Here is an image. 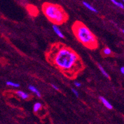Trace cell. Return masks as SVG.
<instances>
[{
	"mask_svg": "<svg viewBox=\"0 0 124 124\" xmlns=\"http://www.w3.org/2000/svg\"><path fill=\"white\" fill-rule=\"evenodd\" d=\"M72 31L77 39L85 47L94 50L98 46L96 37L83 23L76 21L72 25Z\"/></svg>",
	"mask_w": 124,
	"mask_h": 124,
	"instance_id": "2",
	"label": "cell"
},
{
	"mask_svg": "<svg viewBox=\"0 0 124 124\" xmlns=\"http://www.w3.org/2000/svg\"><path fill=\"white\" fill-rule=\"evenodd\" d=\"M74 85L76 86V87H77V88H79V87H80L81 86V83H80V82H75L74 83Z\"/></svg>",
	"mask_w": 124,
	"mask_h": 124,
	"instance_id": "15",
	"label": "cell"
},
{
	"mask_svg": "<svg viewBox=\"0 0 124 124\" xmlns=\"http://www.w3.org/2000/svg\"><path fill=\"white\" fill-rule=\"evenodd\" d=\"M83 5H84V6L86 7L87 9H88L89 10V11H92V12H98V11H97L96 9H95V8H94L93 6H91L89 3H87V2H85V1H83Z\"/></svg>",
	"mask_w": 124,
	"mask_h": 124,
	"instance_id": "8",
	"label": "cell"
},
{
	"mask_svg": "<svg viewBox=\"0 0 124 124\" xmlns=\"http://www.w3.org/2000/svg\"><path fill=\"white\" fill-rule=\"evenodd\" d=\"M16 94L19 96L22 99H27L29 98V94H27V93L24 92V91H21V90L17 91Z\"/></svg>",
	"mask_w": 124,
	"mask_h": 124,
	"instance_id": "6",
	"label": "cell"
},
{
	"mask_svg": "<svg viewBox=\"0 0 124 124\" xmlns=\"http://www.w3.org/2000/svg\"><path fill=\"white\" fill-rule=\"evenodd\" d=\"M53 27L54 32L56 33V35H58V36H59V37L61 38H64V35H63V33H62V32L60 30L59 27H58L57 25H55V24L53 25V27Z\"/></svg>",
	"mask_w": 124,
	"mask_h": 124,
	"instance_id": "4",
	"label": "cell"
},
{
	"mask_svg": "<svg viewBox=\"0 0 124 124\" xmlns=\"http://www.w3.org/2000/svg\"><path fill=\"white\" fill-rule=\"evenodd\" d=\"M99 99L101 100V101L103 103V104L106 106V108H107L109 109H112V106L110 104V103L108 101V100L105 99L103 96H99Z\"/></svg>",
	"mask_w": 124,
	"mask_h": 124,
	"instance_id": "5",
	"label": "cell"
},
{
	"mask_svg": "<svg viewBox=\"0 0 124 124\" xmlns=\"http://www.w3.org/2000/svg\"><path fill=\"white\" fill-rule=\"evenodd\" d=\"M120 72H121L123 75H124V67H120Z\"/></svg>",
	"mask_w": 124,
	"mask_h": 124,
	"instance_id": "17",
	"label": "cell"
},
{
	"mask_svg": "<svg viewBox=\"0 0 124 124\" xmlns=\"http://www.w3.org/2000/svg\"><path fill=\"white\" fill-rule=\"evenodd\" d=\"M6 85H8V86L14 87V88H18V87L20 86V85L19 83H15V82H11V81H8V82H6Z\"/></svg>",
	"mask_w": 124,
	"mask_h": 124,
	"instance_id": "11",
	"label": "cell"
},
{
	"mask_svg": "<svg viewBox=\"0 0 124 124\" xmlns=\"http://www.w3.org/2000/svg\"><path fill=\"white\" fill-rule=\"evenodd\" d=\"M41 104L40 103H38V102H36L34 104L33 107V110L35 112H38L40 109H41Z\"/></svg>",
	"mask_w": 124,
	"mask_h": 124,
	"instance_id": "9",
	"label": "cell"
},
{
	"mask_svg": "<svg viewBox=\"0 0 124 124\" xmlns=\"http://www.w3.org/2000/svg\"><path fill=\"white\" fill-rule=\"evenodd\" d=\"M98 67H99V69L100 71L101 72V73L103 74V75H104L106 78H109V74H108V73L106 72V70L104 69V68L103 67V66H102L101 65H100V64H98Z\"/></svg>",
	"mask_w": 124,
	"mask_h": 124,
	"instance_id": "12",
	"label": "cell"
},
{
	"mask_svg": "<svg viewBox=\"0 0 124 124\" xmlns=\"http://www.w3.org/2000/svg\"><path fill=\"white\" fill-rule=\"evenodd\" d=\"M103 53L105 55H110L111 53H112V51L110 50V48H106L103 50Z\"/></svg>",
	"mask_w": 124,
	"mask_h": 124,
	"instance_id": "13",
	"label": "cell"
},
{
	"mask_svg": "<svg viewBox=\"0 0 124 124\" xmlns=\"http://www.w3.org/2000/svg\"><path fill=\"white\" fill-rule=\"evenodd\" d=\"M123 2H124V1H123Z\"/></svg>",
	"mask_w": 124,
	"mask_h": 124,
	"instance_id": "19",
	"label": "cell"
},
{
	"mask_svg": "<svg viewBox=\"0 0 124 124\" xmlns=\"http://www.w3.org/2000/svg\"><path fill=\"white\" fill-rule=\"evenodd\" d=\"M29 89H30L32 92L34 93H35L38 97L41 96V93H40V92L39 91V90H38V89H37V88H36L35 86H33V85H29Z\"/></svg>",
	"mask_w": 124,
	"mask_h": 124,
	"instance_id": "7",
	"label": "cell"
},
{
	"mask_svg": "<svg viewBox=\"0 0 124 124\" xmlns=\"http://www.w3.org/2000/svg\"><path fill=\"white\" fill-rule=\"evenodd\" d=\"M43 12L49 20L55 25H61L68 20V15L61 6L46 3L42 6Z\"/></svg>",
	"mask_w": 124,
	"mask_h": 124,
	"instance_id": "3",
	"label": "cell"
},
{
	"mask_svg": "<svg viewBox=\"0 0 124 124\" xmlns=\"http://www.w3.org/2000/svg\"><path fill=\"white\" fill-rule=\"evenodd\" d=\"M111 1H112V3H113L114 5H115V6H117V7H119V8H121V9H124V5L122 3L117 1L116 0H112Z\"/></svg>",
	"mask_w": 124,
	"mask_h": 124,
	"instance_id": "10",
	"label": "cell"
},
{
	"mask_svg": "<svg viewBox=\"0 0 124 124\" xmlns=\"http://www.w3.org/2000/svg\"><path fill=\"white\" fill-rule=\"evenodd\" d=\"M51 86H52V87L54 88V89H56V90H59V88H58L57 86H56L55 85H54V84H51Z\"/></svg>",
	"mask_w": 124,
	"mask_h": 124,
	"instance_id": "16",
	"label": "cell"
},
{
	"mask_svg": "<svg viewBox=\"0 0 124 124\" xmlns=\"http://www.w3.org/2000/svg\"><path fill=\"white\" fill-rule=\"evenodd\" d=\"M71 90H72V92L74 93V94L76 96H77V97H79V93H78V91H77V90H76L75 89H74V88H72Z\"/></svg>",
	"mask_w": 124,
	"mask_h": 124,
	"instance_id": "14",
	"label": "cell"
},
{
	"mask_svg": "<svg viewBox=\"0 0 124 124\" xmlns=\"http://www.w3.org/2000/svg\"><path fill=\"white\" fill-rule=\"evenodd\" d=\"M47 58L68 77H74L83 69V62L77 53L60 43L52 46L47 53Z\"/></svg>",
	"mask_w": 124,
	"mask_h": 124,
	"instance_id": "1",
	"label": "cell"
},
{
	"mask_svg": "<svg viewBox=\"0 0 124 124\" xmlns=\"http://www.w3.org/2000/svg\"><path fill=\"white\" fill-rule=\"evenodd\" d=\"M122 32H123V33H124V30H122Z\"/></svg>",
	"mask_w": 124,
	"mask_h": 124,
	"instance_id": "18",
	"label": "cell"
}]
</instances>
